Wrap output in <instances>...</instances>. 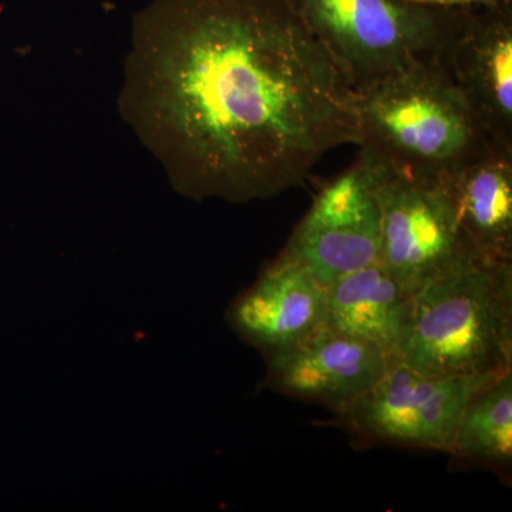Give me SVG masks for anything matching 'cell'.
Returning a JSON list of instances; mask_svg holds the SVG:
<instances>
[{
  "mask_svg": "<svg viewBox=\"0 0 512 512\" xmlns=\"http://www.w3.org/2000/svg\"><path fill=\"white\" fill-rule=\"evenodd\" d=\"M120 109L192 200H269L360 144L355 90L284 0H154Z\"/></svg>",
  "mask_w": 512,
  "mask_h": 512,
  "instance_id": "6da1fadb",
  "label": "cell"
},
{
  "mask_svg": "<svg viewBox=\"0 0 512 512\" xmlns=\"http://www.w3.org/2000/svg\"><path fill=\"white\" fill-rule=\"evenodd\" d=\"M355 97L360 150L399 173L448 177L493 147L443 59L413 64Z\"/></svg>",
  "mask_w": 512,
  "mask_h": 512,
  "instance_id": "7a4b0ae2",
  "label": "cell"
},
{
  "mask_svg": "<svg viewBox=\"0 0 512 512\" xmlns=\"http://www.w3.org/2000/svg\"><path fill=\"white\" fill-rule=\"evenodd\" d=\"M394 360L434 375L512 370V261L473 256L421 286Z\"/></svg>",
  "mask_w": 512,
  "mask_h": 512,
  "instance_id": "3957f363",
  "label": "cell"
},
{
  "mask_svg": "<svg viewBox=\"0 0 512 512\" xmlns=\"http://www.w3.org/2000/svg\"><path fill=\"white\" fill-rule=\"evenodd\" d=\"M353 90L443 59L470 8L407 0H284Z\"/></svg>",
  "mask_w": 512,
  "mask_h": 512,
  "instance_id": "277c9868",
  "label": "cell"
},
{
  "mask_svg": "<svg viewBox=\"0 0 512 512\" xmlns=\"http://www.w3.org/2000/svg\"><path fill=\"white\" fill-rule=\"evenodd\" d=\"M501 375H434L394 360L336 421L367 443L448 453L468 402Z\"/></svg>",
  "mask_w": 512,
  "mask_h": 512,
  "instance_id": "5b68a950",
  "label": "cell"
},
{
  "mask_svg": "<svg viewBox=\"0 0 512 512\" xmlns=\"http://www.w3.org/2000/svg\"><path fill=\"white\" fill-rule=\"evenodd\" d=\"M383 170L382 161L359 148L355 163L316 195L282 252L301 262L325 286L379 262Z\"/></svg>",
  "mask_w": 512,
  "mask_h": 512,
  "instance_id": "8992f818",
  "label": "cell"
},
{
  "mask_svg": "<svg viewBox=\"0 0 512 512\" xmlns=\"http://www.w3.org/2000/svg\"><path fill=\"white\" fill-rule=\"evenodd\" d=\"M379 197V262L407 295L477 256L461 237L444 178L413 177L384 165Z\"/></svg>",
  "mask_w": 512,
  "mask_h": 512,
  "instance_id": "52a82bcc",
  "label": "cell"
},
{
  "mask_svg": "<svg viewBox=\"0 0 512 512\" xmlns=\"http://www.w3.org/2000/svg\"><path fill=\"white\" fill-rule=\"evenodd\" d=\"M443 62L491 146L512 151V0L468 9Z\"/></svg>",
  "mask_w": 512,
  "mask_h": 512,
  "instance_id": "ba28073f",
  "label": "cell"
},
{
  "mask_svg": "<svg viewBox=\"0 0 512 512\" xmlns=\"http://www.w3.org/2000/svg\"><path fill=\"white\" fill-rule=\"evenodd\" d=\"M393 362L376 346L323 326L293 348L268 357L264 383L336 414L369 392Z\"/></svg>",
  "mask_w": 512,
  "mask_h": 512,
  "instance_id": "9c48e42d",
  "label": "cell"
},
{
  "mask_svg": "<svg viewBox=\"0 0 512 512\" xmlns=\"http://www.w3.org/2000/svg\"><path fill=\"white\" fill-rule=\"evenodd\" d=\"M326 286L301 262L281 252L251 288L229 306L235 333L268 357L309 338L325 326Z\"/></svg>",
  "mask_w": 512,
  "mask_h": 512,
  "instance_id": "30bf717a",
  "label": "cell"
},
{
  "mask_svg": "<svg viewBox=\"0 0 512 512\" xmlns=\"http://www.w3.org/2000/svg\"><path fill=\"white\" fill-rule=\"evenodd\" d=\"M444 181L470 251L512 261V151L488 148Z\"/></svg>",
  "mask_w": 512,
  "mask_h": 512,
  "instance_id": "8fae6325",
  "label": "cell"
},
{
  "mask_svg": "<svg viewBox=\"0 0 512 512\" xmlns=\"http://www.w3.org/2000/svg\"><path fill=\"white\" fill-rule=\"evenodd\" d=\"M410 296L380 262L326 286L325 326L370 343L396 359Z\"/></svg>",
  "mask_w": 512,
  "mask_h": 512,
  "instance_id": "7c38bea8",
  "label": "cell"
},
{
  "mask_svg": "<svg viewBox=\"0 0 512 512\" xmlns=\"http://www.w3.org/2000/svg\"><path fill=\"white\" fill-rule=\"evenodd\" d=\"M448 454L511 476L512 370L498 376L468 402Z\"/></svg>",
  "mask_w": 512,
  "mask_h": 512,
  "instance_id": "4fadbf2b",
  "label": "cell"
},
{
  "mask_svg": "<svg viewBox=\"0 0 512 512\" xmlns=\"http://www.w3.org/2000/svg\"><path fill=\"white\" fill-rule=\"evenodd\" d=\"M417 5L437 6V8H478L491 6L498 0H407Z\"/></svg>",
  "mask_w": 512,
  "mask_h": 512,
  "instance_id": "5bb4252c",
  "label": "cell"
}]
</instances>
